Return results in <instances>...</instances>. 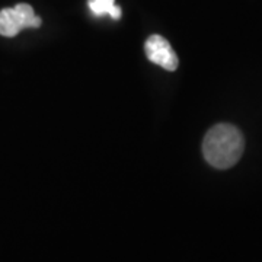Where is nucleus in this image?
<instances>
[{
	"instance_id": "f257e3e1",
	"label": "nucleus",
	"mask_w": 262,
	"mask_h": 262,
	"mask_svg": "<svg viewBox=\"0 0 262 262\" xmlns=\"http://www.w3.org/2000/svg\"><path fill=\"white\" fill-rule=\"evenodd\" d=\"M244 150V134L232 124H217L208 130L203 141L204 158L215 169L234 166L242 158Z\"/></svg>"
},
{
	"instance_id": "f03ea898",
	"label": "nucleus",
	"mask_w": 262,
	"mask_h": 262,
	"mask_svg": "<svg viewBox=\"0 0 262 262\" xmlns=\"http://www.w3.org/2000/svg\"><path fill=\"white\" fill-rule=\"evenodd\" d=\"M41 18L28 3H18L13 8L0 10V35L15 37L22 29L39 28Z\"/></svg>"
},
{
	"instance_id": "7ed1b4c3",
	"label": "nucleus",
	"mask_w": 262,
	"mask_h": 262,
	"mask_svg": "<svg viewBox=\"0 0 262 262\" xmlns=\"http://www.w3.org/2000/svg\"><path fill=\"white\" fill-rule=\"evenodd\" d=\"M144 51L151 63L163 67L165 70L173 72L178 69V56L175 54L173 48L170 47L166 38L160 37V35L149 37L146 41V46H144Z\"/></svg>"
},
{
	"instance_id": "20e7f679",
	"label": "nucleus",
	"mask_w": 262,
	"mask_h": 262,
	"mask_svg": "<svg viewBox=\"0 0 262 262\" xmlns=\"http://www.w3.org/2000/svg\"><path fill=\"white\" fill-rule=\"evenodd\" d=\"M88 5L96 16L110 15L113 19L121 18V8L115 5V0H89Z\"/></svg>"
}]
</instances>
